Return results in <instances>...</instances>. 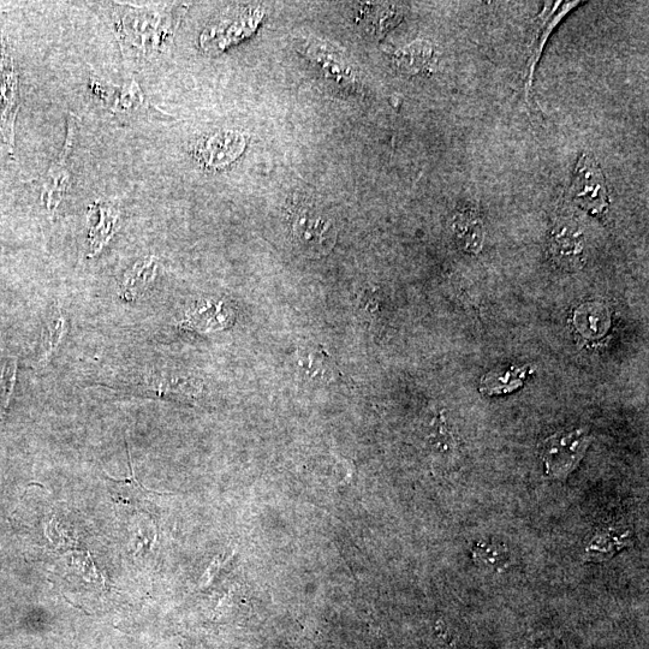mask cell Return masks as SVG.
<instances>
[{
    "mask_svg": "<svg viewBox=\"0 0 649 649\" xmlns=\"http://www.w3.org/2000/svg\"><path fill=\"white\" fill-rule=\"evenodd\" d=\"M291 240L308 258H321L329 254L337 242L335 219L323 208L301 204L290 212Z\"/></svg>",
    "mask_w": 649,
    "mask_h": 649,
    "instance_id": "cell-1",
    "label": "cell"
},
{
    "mask_svg": "<svg viewBox=\"0 0 649 649\" xmlns=\"http://www.w3.org/2000/svg\"><path fill=\"white\" fill-rule=\"evenodd\" d=\"M592 438L586 428L558 432L541 445V460L546 474L552 479L563 480L574 472L591 445Z\"/></svg>",
    "mask_w": 649,
    "mask_h": 649,
    "instance_id": "cell-2",
    "label": "cell"
},
{
    "mask_svg": "<svg viewBox=\"0 0 649 649\" xmlns=\"http://www.w3.org/2000/svg\"><path fill=\"white\" fill-rule=\"evenodd\" d=\"M21 106L19 74L7 45L0 43V144L13 152L15 122Z\"/></svg>",
    "mask_w": 649,
    "mask_h": 649,
    "instance_id": "cell-3",
    "label": "cell"
},
{
    "mask_svg": "<svg viewBox=\"0 0 649 649\" xmlns=\"http://www.w3.org/2000/svg\"><path fill=\"white\" fill-rule=\"evenodd\" d=\"M573 195L576 204L593 216H603L609 208L605 177L592 154L583 153L576 165Z\"/></svg>",
    "mask_w": 649,
    "mask_h": 649,
    "instance_id": "cell-4",
    "label": "cell"
},
{
    "mask_svg": "<svg viewBox=\"0 0 649 649\" xmlns=\"http://www.w3.org/2000/svg\"><path fill=\"white\" fill-rule=\"evenodd\" d=\"M77 134V118L74 115L69 116L68 121V135L65 141L61 156L57 162L52 164L51 169L47 172L46 180L43 186V193L41 199L46 210L50 213H55L58 206L64 199L65 193L70 187V175L68 170V162L71 152H73Z\"/></svg>",
    "mask_w": 649,
    "mask_h": 649,
    "instance_id": "cell-5",
    "label": "cell"
},
{
    "mask_svg": "<svg viewBox=\"0 0 649 649\" xmlns=\"http://www.w3.org/2000/svg\"><path fill=\"white\" fill-rule=\"evenodd\" d=\"M246 138L235 130H224L208 136L196 147V157L208 169H224L241 157Z\"/></svg>",
    "mask_w": 649,
    "mask_h": 649,
    "instance_id": "cell-6",
    "label": "cell"
},
{
    "mask_svg": "<svg viewBox=\"0 0 649 649\" xmlns=\"http://www.w3.org/2000/svg\"><path fill=\"white\" fill-rule=\"evenodd\" d=\"M550 252L565 269H580L585 260V238L579 225L571 222L557 224L552 231Z\"/></svg>",
    "mask_w": 649,
    "mask_h": 649,
    "instance_id": "cell-7",
    "label": "cell"
},
{
    "mask_svg": "<svg viewBox=\"0 0 649 649\" xmlns=\"http://www.w3.org/2000/svg\"><path fill=\"white\" fill-rule=\"evenodd\" d=\"M452 230L461 248L468 253L478 254L484 243V225L478 210L472 206L462 207L452 219Z\"/></svg>",
    "mask_w": 649,
    "mask_h": 649,
    "instance_id": "cell-8",
    "label": "cell"
},
{
    "mask_svg": "<svg viewBox=\"0 0 649 649\" xmlns=\"http://www.w3.org/2000/svg\"><path fill=\"white\" fill-rule=\"evenodd\" d=\"M129 468L130 474L127 479H115L106 475L107 482H109V491L113 502L122 505L134 506V508H141L144 505L152 503L153 496L158 497L160 493L148 490L141 482L136 479L135 470L133 468L132 460H130V450L128 448Z\"/></svg>",
    "mask_w": 649,
    "mask_h": 649,
    "instance_id": "cell-9",
    "label": "cell"
},
{
    "mask_svg": "<svg viewBox=\"0 0 649 649\" xmlns=\"http://www.w3.org/2000/svg\"><path fill=\"white\" fill-rule=\"evenodd\" d=\"M633 546V539L629 531H619L616 528H606L595 533L593 539L586 547L585 559L591 563L610 561L625 547Z\"/></svg>",
    "mask_w": 649,
    "mask_h": 649,
    "instance_id": "cell-10",
    "label": "cell"
},
{
    "mask_svg": "<svg viewBox=\"0 0 649 649\" xmlns=\"http://www.w3.org/2000/svg\"><path fill=\"white\" fill-rule=\"evenodd\" d=\"M528 367H511L502 371H493L481 380L480 391L487 396L508 394L520 389L527 375Z\"/></svg>",
    "mask_w": 649,
    "mask_h": 649,
    "instance_id": "cell-11",
    "label": "cell"
},
{
    "mask_svg": "<svg viewBox=\"0 0 649 649\" xmlns=\"http://www.w3.org/2000/svg\"><path fill=\"white\" fill-rule=\"evenodd\" d=\"M434 56L430 41L418 40L397 51L394 61L403 74H418L432 62Z\"/></svg>",
    "mask_w": 649,
    "mask_h": 649,
    "instance_id": "cell-12",
    "label": "cell"
},
{
    "mask_svg": "<svg viewBox=\"0 0 649 649\" xmlns=\"http://www.w3.org/2000/svg\"><path fill=\"white\" fill-rule=\"evenodd\" d=\"M154 276H156V266L153 264V259L139 261L134 269L125 275L122 295H128L129 300H133L136 295L148 288Z\"/></svg>",
    "mask_w": 649,
    "mask_h": 649,
    "instance_id": "cell-13",
    "label": "cell"
},
{
    "mask_svg": "<svg viewBox=\"0 0 649 649\" xmlns=\"http://www.w3.org/2000/svg\"><path fill=\"white\" fill-rule=\"evenodd\" d=\"M187 381L164 377H150L139 386L142 394L156 395L158 397H174L180 394H189Z\"/></svg>",
    "mask_w": 649,
    "mask_h": 649,
    "instance_id": "cell-14",
    "label": "cell"
},
{
    "mask_svg": "<svg viewBox=\"0 0 649 649\" xmlns=\"http://www.w3.org/2000/svg\"><path fill=\"white\" fill-rule=\"evenodd\" d=\"M100 210V223L91 232L93 255L98 254L103 249L104 244L110 241L115 234V226L118 220L117 214L111 206H103Z\"/></svg>",
    "mask_w": 649,
    "mask_h": 649,
    "instance_id": "cell-15",
    "label": "cell"
},
{
    "mask_svg": "<svg viewBox=\"0 0 649 649\" xmlns=\"http://www.w3.org/2000/svg\"><path fill=\"white\" fill-rule=\"evenodd\" d=\"M65 319L61 311H58L57 314H53V317L49 321V324L46 326V331L44 335V360L49 359L53 353L61 345L64 335H65Z\"/></svg>",
    "mask_w": 649,
    "mask_h": 649,
    "instance_id": "cell-16",
    "label": "cell"
},
{
    "mask_svg": "<svg viewBox=\"0 0 649 649\" xmlns=\"http://www.w3.org/2000/svg\"><path fill=\"white\" fill-rule=\"evenodd\" d=\"M17 377V359H9L4 363L2 374H0V396H2L3 408L7 409L13 396Z\"/></svg>",
    "mask_w": 649,
    "mask_h": 649,
    "instance_id": "cell-17",
    "label": "cell"
}]
</instances>
